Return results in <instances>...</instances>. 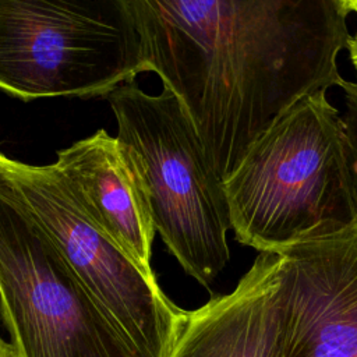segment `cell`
<instances>
[{
  "label": "cell",
  "instance_id": "1",
  "mask_svg": "<svg viewBox=\"0 0 357 357\" xmlns=\"http://www.w3.org/2000/svg\"><path fill=\"white\" fill-rule=\"evenodd\" d=\"M144 71L187 112L220 181L303 98L340 86L346 0H126Z\"/></svg>",
  "mask_w": 357,
  "mask_h": 357
},
{
  "label": "cell",
  "instance_id": "2",
  "mask_svg": "<svg viewBox=\"0 0 357 357\" xmlns=\"http://www.w3.org/2000/svg\"><path fill=\"white\" fill-rule=\"evenodd\" d=\"M222 188L236 240L258 252L357 223L346 134L326 91L303 98L276 120Z\"/></svg>",
  "mask_w": 357,
  "mask_h": 357
},
{
  "label": "cell",
  "instance_id": "3",
  "mask_svg": "<svg viewBox=\"0 0 357 357\" xmlns=\"http://www.w3.org/2000/svg\"><path fill=\"white\" fill-rule=\"evenodd\" d=\"M117 141L144 187L155 230L181 268L209 289L230 261L222 181L176 95L131 81L109 93Z\"/></svg>",
  "mask_w": 357,
  "mask_h": 357
},
{
  "label": "cell",
  "instance_id": "4",
  "mask_svg": "<svg viewBox=\"0 0 357 357\" xmlns=\"http://www.w3.org/2000/svg\"><path fill=\"white\" fill-rule=\"evenodd\" d=\"M144 73L126 0H0V89L24 100L109 95Z\"/></svg>",
  "mask_w": 357,
  "mask_h": 357
},
{
  "label": "cell",
  "instance_id": "5",
  "mask_svg": "<svg viewBox=\"0 0 357 357\" xmlns=\"http://www.w3.org/2000/svg\"><path fill=\"white\" fill-rule=\"evenodd\" d=\"M0 310L17 357H138L1 177Z\"/></svg>",
  "mask_w": 357,
  "mask_h": 357
},
{
  "label": "cell",
  "instance_id": "6",
  "mask_svg": "<svg viewBox=\"0 0 357 357\" xmlns=\"http://www.w3.org/2000/svg\"><path fill=\"white\" fill-rule=\"evenodd\" d=\"M0 177L46 231L75 276L138 357H167L187 311L84 212L54 165L33 166L0 152Z\"/></svg>",
  "mask_w": 357,
  "mask_h": 357
},
{
  "label": "cell",
  "instance_id": "7",
  "mask_svg": "<svg viewBox=\"0 0 357 357\" xmlns=\"http://www.w3.org/2000/svg\"><path fill=\"white\" fill-rule=\"evenodd\" d=\"M275 254L282 357H357V223Z\"/></svg>",
  "mask_w": 357,
  "mask_h": 357
},
{
  "label": "cell",
  "instance_id": "8",
  "mask_svg": "<svg viewBox=\"0 0 357 357\" xmlns=\"http://www.w3.org/2000/svg\"><path fill=\"white\" fill-rule=\"evenodd\" d=\"M88 218L137 265L151 268L155 227L141 180L105 130L57 152L53 163Z\"/></svg>",
  "mask_w": 357,
  "mask_h": 357
},
{
  "label": "cell",
  "instance_id": "9",
  "mask_svg": "<svg viewBox=\"0 0 357 357\" xmlns=\"http://www.w3.org/2000/svg\"><path fill=\"white\" fill-rule=\"evenodd\" d=\"M279 255L258 252L236 287L187 311L167 357H282Z\"/></svg>",
  "mask_w": 357,
  "mask_h": 357
},
{
  "label": "cell",
  "instance_id": "10",
  "mask_svg": "<svg viewBox=\"0 0 357 357\" xmlns=\"http://www.w3.org/2000/svg\"><path fill=\"white\" fill-rule=\"evenodd\" d=\"M340 88L344 93V112L340 117L346 134L349 169L357 199V81L343 79Z\"/></svg>",
  "mask_w": 357,
  "mask_h": 357
},
{
  "label": "cell",
  "instance_id": "11",
  "mask_svg": "<svg viewBox=\"0 0 357 357\" xmlns=\"http://www.w3.org/2000/svg\"><path fill=\"white\" fill-rule=\"evenodd\" d=\"M346 6L350 13H354L357 15V0H346ZM347 50H349L350 61L357 73V32L354 36H350L349 43H347Z\"/></svg>",
  "mask_w": 357,
  "mask_h": 357
},
{
  "label": "cell",
  "instance_id": "12",
  "mask_svg": "<svg viewBox=\"0 0 357 357\" xmlns=\"http://www.w3.org/2000/svg\"><path fill=\"white\" fill-rule=\"evenodd\" d=\"M0 357H17L14 346L4 342L1 336H0Z\"/></svg>",
  "mask_w": 357,
  "mask_h": 357
}]
</instances>
